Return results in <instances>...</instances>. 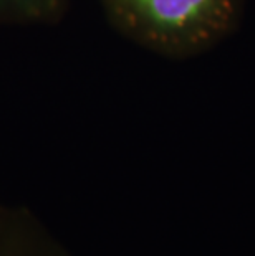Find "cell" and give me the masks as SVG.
I'll return each mask as SVG.
<instances>
[{
  "instance_id": "1",
  "label": "cell",
  "mask_w": 255,
  "mask_h": 256,
  "mask_svg": "<svg viewBox=\"0 0 255 256\" xmlns=\"http://www.w3.org/2000/svg\"><path fill=\"white\" fill-rule=\"evenodd\" d=\"M123 35L159 55L187 58L234 32L245 0H100Z\"/></svg>"
},
{
  "instance_id": "2",
  "label": "cell",
  "mask_w": 255,
  "mask_h": 256,
  "mask_svg": "<svg viewBox=\"0 0 255 256\" xmlns=\"http://www.w3.org/2000/svg\"><path fill=\"white\" fill-rule=\"evenodd\" d=\"M0 256H70L37 215L0 205Z\"/></svg>"
},
{
  "instance_id": "3",
  "label": "cell",
  "mask_w": 255,
  "mask_h": 256,
  "mask_svg": "<svg viewBox=\"0 0 255 256\" xmlns=\"http://www.w3.org/2000/svg\"><path fill=\"white\" fill-rule=\"evenodd\" d=\"M70 0H0V24H53L63 17Z\"/></svg>"
}]
</instances>
